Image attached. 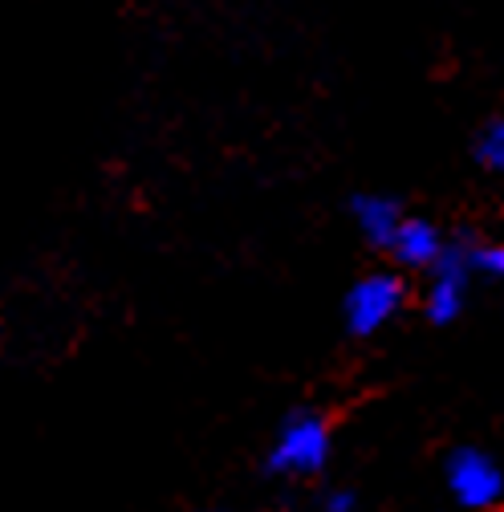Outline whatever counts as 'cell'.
<instances>
[{
	"label": "cell",
	"mask_w": 504,
	"mask_h": 512,
	"mask_svg": "<svg viewBox=\"0 0 504 512\" xmlns=\"http://www.w3.org/2000/svg\"><path fill=\"white\" fill-rule=\"evenodd\" d=\"M334 456V423L313 411H289L281 419V427L269 439V452H265V472L277 480H318L330 468Z\"/></svg>",
	"instance_id": "6da1fadb"
},
{
	"label": "cell",
	"mask_w": 504,
	"mask_h": 512,
	"mask_svg": "<svg viewBox=\"0 0 504 512\" xmlns=\"http://www.w3.org/2000/svg\"><path fill=\"white\" fill-rule=\"evenodd\" d=\"M407 301H411V289H407L403 269L362 273L342 297V326L350 338H374L399 322Z\"/></svg>",
	"instance_id": "7a4b0ae2"
},
{
	"label": "cell",
	"mask_w": 504,
	"mask_h": 512,
	"mask_svg": "<svg viewBox=\"0 0 504 512\" xmlns=\"http://www.w3.org/2000/svg\"><path fill=\"white\" fill-rule=\"evenodd\" d=\"M476 261H472V244L452 240L448 252L423 273V293H419V313L431 326H456L476 285Z\"/></svg>",
	"instance_id": "3957f363"
},
{
	"label": "cell",
	"mask_w": 504,
	"mask_h": 512,
	"mask_svg": "<svg viewBox=\"0 0 504 512\" xmlns=\"http://www.w3.org/2000/svg\"><path fill=\"white\" fill-rule=\"evenodd\" d=\"M444 488L456 512H496L504 504V468L484 447L460 443L444 456Z\"/></svg>",
	"instance_id": "277c9868"
},
{
	"label": "cell",
	"mask_w": 504,
	"mask_h": 512,
	"mask_svg": "<svg viewBox=\"0 0 504 512\" xmlns=\"http://www.w3.org/2000/svg\"><path fill=\"white\" fill-rule=\"evenodd\" d=\"M448 244H452V236L439 228L431 216L407 212L399 232H395V240L387 244V256H391V265L403 269V273H427L439 256L448 252Z\"/></svg>",
	"instance_id": "5b68a950"
},
{
	"label": "cell",
	"mask_w": 504,
	"mask_h": 512,
	"mask_svg": "<svg viewBox=\"0 0 504 512\" xmlns=\"http://www.w3.org/2000/svg\"><path fill=\"white\" fill-rule=\"evenodd\" d=\"M403 216H407V208L395 196H383V191H358V196L350 200V220H354L358 236L378 252H387Z\"/></svg>",
	"instance_id": "8992f818"
},
{
	"label": "cell",
	"mask_w": 504,
	"mask_h": 512,
	"mask_svg": "<svg viewBox=\"0 0 504 512\" xmlns=\"http://www.w3.org/2000/svg\"><path fill=\"white\" fill-rule=\"evenodd\" d=\"M472 159L480 171L504 179V114H492L480 122V131L472 139Z\"/></svg>",
	"instance_id": "52a82bcc"
},
{
	"label": "cell",
	"mask_w": 504,
	"mask_h": 512,
	"mask_svg": "<svg viewBox=\"0 0 504 512\" xmlns=\"http://www.w3.org/2000/svg\"><path fill=\"white\" fill-rule=\"evenodd\" d=\"M472 261H476V273H480V277L504 281V236H500V240L472 244Z\"/></svg>",
	"instance_id": "ba28073f"
},
{
	"label": "cell",
	"mask_w": 504,
	"mask_h": 512,
	"mask_svg": "<svg viewBox=\"0 0 504 512\" xmlns=\"http://www.w3.org/2000/svg\"><path fill=\"white\" fill-rule=\"evenodd\" d=\"M318 512H358V496L350 488H326L318 496Z\"/></svg>",
	"instance_id": "9c48e42d"
},
{
	"label": "cell",
	"mask_w": 504,
	"mask_h": 512,
	"mask_svg": "<svg viewBox=\"0 0 504 512\" xmlns=\"http://www.w3.org/2000/svg\"><path fill=\"white\" fill-rule=\"evenodd\" d=\"M204 512H224V508H204Z\"/></svg>",
	"instance_id": "30bf717a"
}]
</instances>
